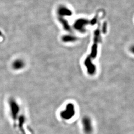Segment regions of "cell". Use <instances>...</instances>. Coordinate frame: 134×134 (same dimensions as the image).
I'll use <instances>...</instances> for the list:
<instances>
[{"instance_id": "2", "label": "cell", "mask_w": 134, "mask_h": 134, "mask_svg": "<svg viewBox=\"0 0 134 134\" xmlns=\"http://www.w3.org/2000/svg\"><path fill=\"white\" fill-rule=\"evenodd\" d=\"M23 66V63L20 60H16L13 64V67L14 69H19Z\"/></svg>"}, {"instance_id": "3", "label": "cell", "mask_w": 134, "mask_h": 134, "mask_svg": "<svg viewBox=\"0 0 134 134\" xmlns=\"http://www.w3.org/2000/svg\"><path fill=\"white\" fill-rule=\"evenodd\" d=\"M131 51L133 53H134V46H133V47H132L131 48Z\"/></svg>"}, {"instance_id": "1", "label": "cell", "mask_w": 134, "mask_h": 134, "mask_svg": "<svg viewBox=\"0 0 134 134\" xmlns=\"http://www.w3.org/2000/svg\"><path fill=\"white\" fill-rule=\"evenodd\" d=\"M82 124L85 133L87 134H91L92 129L90 119L88 118H85L82 120Z\"/></svg>"}]
</instances>
